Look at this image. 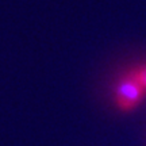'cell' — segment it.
I'll return each instance as SVG.
<instances>
[{
  "label": "cell",
  "mask_w": 146,
  "mask_h": 146,
  "mask_svg": "<svg viewBox=\"0 0 146 146\" xmlns=\"http://www.w3.org/2000/svg\"><path fill=\"white\" fill-rule=\"evenodd\" d=\"M145 91L141 84L137 81L133 72H129L119 80L115 88V102L116 106L123 111H131L139 104L145 96Z\"/></svg>",
  "instance_id": "cell-1"
},
{
  "label": "cell",
  "mask_w": 146,
  "mask_h": 146,
  "mask_svg": "<svg viewBox=\"0 0 146 146\" xmlns=\"http://www.w3.org/2000/svg\"><path fill=\"white\" fill-rule=\"evenodd\" d=\"M134 77L137 78V81L141 84V87L143 88V91L146 92V64L145 65H139L137 66L134 70H131Z\"/></svg>",
  "instance_id": "cell-2"
}]
</instances>
